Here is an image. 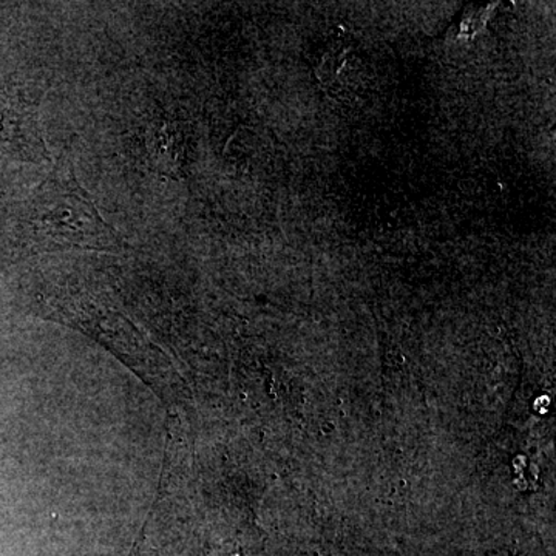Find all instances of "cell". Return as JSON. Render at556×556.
Wrapping results in <instances>:
<instances>
[{"mask_svg":"<svg viewBox=\"0 0 556 556\" xmlns=\"http://www.w3.org/2000/svg\"><path fill=\"white\" fill-rule=\"evenodd\" d=\"M24 225L28 243L39 249L73 247L113 251L123 243L118 233L101 218L65 160L30 200Z\"/></svg>","mask_w":556,"mask_h":556,"instance_id":"cell-1","label":"cell"}]
</instances>
